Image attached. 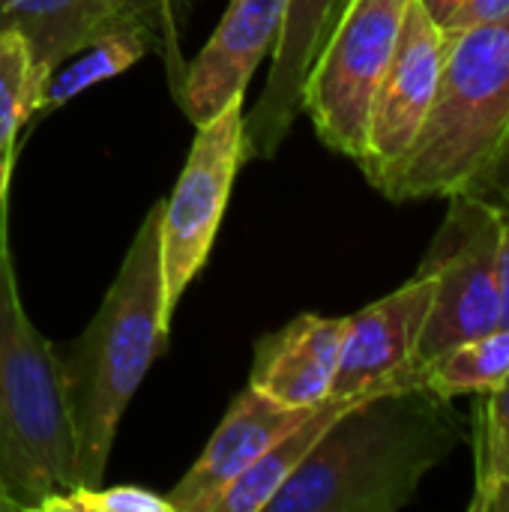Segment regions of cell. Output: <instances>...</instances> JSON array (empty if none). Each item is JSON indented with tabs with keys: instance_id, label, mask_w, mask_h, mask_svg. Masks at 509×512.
Listing matches in <instances>:
<instances>
[{
	"instance_id": "cell-1",
	"label": "cell",
	"mask_w": 509,
	"mask_h": 512,
	"mask_svg": "<svg viewBox=\"0 0 509 512\" xmlns=\"http://www.w3.org/2000/svg\"><path fill=\"white\" fill-rule=\"evenodd\" d=\"M462 441L447 399L426 387L357 399L279 486L264 512H396Z\"/></svg>"
},
{
	"instance_id": "cell-2",
	"label": "cell",
	"mask_w": 509,
	"mask_h": 512,
	"mask_svg": "<svg viewBox=\"0 0 509 512\" xmlns=\"http://www.w3.org/2000/svg\"><path fill=\"white\" fill-rule=\"evenodd\" d=\"M159 219L162 201L144 216L99 312L69 354H60L78 486H102L120 420L168 345Z\"/></svg>"
},
{
	"instance_id": "cell-3",
	"label": "cell",
	"mask_w": 509,
	"mask_h": 512,
	"mask_svg": "<svg viewBox=\"0 0 509 512\" xmlns=\"http://www.w3.org/2000/svg\"><path fill=\"white\" fill-rule=\"evenodd\" d=\"M444 69L429 114L375 189L390 201L465 192L509 129V18L444 33Z\"/></svg>"
},
{
	"instance_id": "cell-4",
	"label": "cell",
	"mask_w": 509,
	"mask_h": 512,
	"mask_svg": "<svg viewBox=\"0 0 509 512\" xmlns=\"http://www.w3.org/2000/svg\"><path fill=\"white\" fill-rule=\"evenodd\" d=\"M78 486L63 357L27 318L0 210V495L21 512Z\"/></svg>"
},
{
	"instance_id": "cell-5",
	"label": "cell",
	"mask_w": 509,
	"mask_h": 512,
	"mask_svg": "<svg viewBox=\"0 0 509 512\" xmlns=\"http://www.w3.org/2000/svg\"><path fill=\"white\" fill-rule=\"evenodd\" d=\"M447 201L444 225L417 270L435 279V300L417 345L411 384L417 369L447 348L501 327L498 249L504 210L471 192H453Z\"/></svg>"
},
{
	"instance_id": "cell-6",
	"label": "cell",
	"mask_w": 509,
	"mask_h": 512,
	"mask_svg": "<svg viewBox=\"0 0 509 512\" xmlns=\"http://www.w3.org/2000/svg\"><path fill=\"white\" fill-rule=\"evenodd\" d=\"M411 0H345L303 84V111L318 138L354 159L366 156L372 99L396 51Z\"/></svg>"
},
{
	"instance_id": "cell-7",
	"label": "cell",
	"mask_w": 509,
	"mask_h": 512,
	"mask_svg": "<svg viewBox=\"0 0 509 512\" xmlns=\"http://www.w3.org/2000/svg\"><path fill=\"white\" fill-rule=\"evenodd\" d=\"M243 117V96H234L216 117L195 126L198 135L183 174L171 198L162 201L159 252L168 315H174L189 282L201 273L225 216L234 177L246 162Z\"/></svg>"
},
{
	"instance_id": "cell-8",
	"label": "cell",
	"mask_w": 509,
	"mask_h": 512,
	"mask_svg": "<svg viewBox=\"0 0 509 512\" xmlns=\"http://www.w3.org/2000/svg\"><path fill=\"white\" fill-rule=\"evenodd\" d=\"M444 45V30L426 15L417 0H411L396 51L387 63L369 111L366 156L360 168L372 186L390 165L405 156V150L417 138L441 81Z\"/></svg>"
},
{
	"instance_id": "cell-9",
	"label": "cell",
	"mask_w": 509,
	"mask_h": 512,
	"mask_svg": "<svg viewBox=\"0 0 509 512\" xmlns=\"http://www.w3.org/2000/svg\"><path fill=\"white\" fill-rule=\"evenodd\" d=\"M435 300V279L417 273L399 291L348 318L333 396L363 399L411 384V366Z\"/></svg>"
},
{
	"instance_id": "cell-10",
	"label": "cell",
	"mask_w": 509,
	"mask_h": 512,
	"mask_svg": "<svg viewBox=\"0 0 509 512\" xmlns=\"http://www.w3.org/2000/svg\"><path fill=\"white\" fill-rule=\"evenodd\" d=\"M288 0H231L210 42L180 78V105L201 126L234 96H243L255 69L273 54Z\"/></svg>"
},
{
	"instance_id": "cell-11",
	"label": "cell",
	"mask_w": 509,
	"mask_h": 512,
	"mask_svg": "<svg viewBox=\"0 0 509 512\" xmlns=\"http://www.w3.org/2000/svg\"><path fill=\"white\" fill-rule=\"evenodd\" d=\"M342 0H288L279 42L270 54V72L255 108L243 117L246 159H273L303 111L306 75L330 33Z\"/></svg>"
},
{
	"instance_id": "cell-12",
	"label": "cell",
	"mask_w": 509,
	"mask_h": 512,
	"mask_svg": "<svg viewBox=\"0 0 509 512\" xmlns=\"http://www.w3.org/2000/svg\"><path fill=\"white\" fill-rule=\"evenodd\" d=\"M318 408V405H315ZM315 408H288L246 387L225 411L204 453L165 495L171 512H210L213 501L285 432L303 423Z\"/></svg>"
},
{
	"instance_id": "cell-13",
	"label": "cell",
	"mask_w": 509,
	"mask_h": 512,
	"mask_svg": "<svg viewBox=\"0 0 509 512\" xmlns=\"http://www.w3.org/2000/svg\"><path fill=\"white\" fill-rule=\"evenodd\" d=\"M348 318L297 315L255 348L249 387L288 408H315L333 396Z\"/></svg>"
},
{
	"instance_id": "cell-14",
	"label": "cell",
	"mask_w": 509,
	"mask_h": 512,
	"mask_svg": "<svg viewBox=\"0 0 509 512\" xmlns=\"http://www.w3.org/2000/svg\"><path fill=\"white\" fill-rule=\"evenodd\" d=\"M120 27L156 33V24L129 0H0V33L12 30L24 39L39 93L57 66Z\"/></svg>"
},
{
	"instance_id": "cell-15",
	"label": "cell",
	"mask_w": 509,
	"mask_h": 512,
	"mask_svg": "<svg viewBox=\"0 0 509 512\" xmlns=\"http://www.w3.org/2000/svg\"><path fill=\"white\" fill-rule=\"evenodd\" d=\"M357 399H324L303 423H297L291 432H285L270 450H264L216 501L210 512H264L270 498L279 492V486L300 468V462L315 450L321 435L330 429V423L351 408Z\"/></svg>"
},
{
	"instance_id": "cell-16",
	"label": "cell",
	"mask_w": 509,
	"mask_h": 512,
	"mask_svg": "<svg viewBox=\"0 0 509 512\" xmlns=\"http://www.w3.org/2000/svg\"><path fill=\"white\" fill-rule=\"evenodd\" d=\"M509 378V327H495L483 336L465 339L432 363L417 369L414 387H426L441 399L486 396Z\"/></svg>"
},
{
	"instance_id": "cell-17",
	"label": "cell",
	"mask_w": 509,
	"mask_h": 512,
	"mask_svg": "<svg viewBox=\"0 0 509 512\" xmlns=\"http://www.w3.org/2000/svg\"><path fill=\"white\" fill-rule=\"evenodd\" d=\"M153 36L156 33L147 27H120L90 42L87 48H81L75 57H69L63 66H57L48 75L39 93L36 114L54 111L66 105L69 99H75L78 93H84L87 87L120 75L123 69H129L147 54V48L153 45Z\"/></svg>"
},
{
	"instance_id": "cell-18",
	"label": "cell",
	"mask_w": 509,
	"mask_h": 512,
	"mask_svg": "<svg viewBox=\"0 0 509 512\" xmlns=\"http://www.w3.org/2000/svg\"><path fill=\"white\" fill-rule=\"evenodd\" d=\"M39 108V84L33 78L30 51L12 30L0 33V198H6L15 138Z\"/></svg>"
},
{
	"instance_id": "cell-19",
	"label": "cell",
	"mask_w": 509,
	"mask_h": 512,
	"mask_svg": "<svg viewBox=\"0 0 509 512\" xmlns=\"http://www.w3.org/2000/svg\"><path fill=\"white\" fill-rule=\"evenodd\" d=\"M509 468V378L492 393H486L477 429V489L471 512H480L492 486Z\"/></svg>"
},
{
	"instance_id": "cell-20",
	"label": "cell",
	"mask_w": 509,
	"mask_h": 512,
	"mask_svg": "<svg viewBox=\"0 0 509 512\" xmlns=\"http://www.w3.org/2000/svg\"><path fill=\"white\" fill-rule=\"evenodd\" d=\"M39 512H171V504L141 486H75L45 498Z\"/></svg>"
},
{
	"instance_id": "cell-21",
	"label": "cell",
	"mask_w": 509,
	"mask_h": 512,
	"mask_svg": "<svg viewBox=\"0 0 509 512\" xmlns=\"http://www.w3.org/2000/svg\"><path fill=\"white\" fill-rule=\"evenodd\" d=\"M471 195H480L492 204H498L501 198L509 195V129L507 135L501 138L495 156L489 159V165L477 174V180L465 189Z\"/></svg>"
},
{
	"instance_id": "cell-22",
	"label": "cell",
	"mask_w": 509,
	"mask_h": 512,
	"mask_svg": "<svg viewBox=\"0 0 509 512\" xmlns=\"http://www.w3.org/2000/svg\"><path fill=\"white\" fill-rule=\"evenodd\" d=\"M509 18V0H468L444 27V33H459L477 24H489V21H501Z\"/></svg>"
},
{
	"instance_id": "cell-23",
	"label": "cell",
	"mask_w": 509,
	"mask_h": 512,
	"mask_svg": "<svg viewBox=\"0 0 509 512\" xmlns=\"http://www.w3.org/2000/svg\"><path fill=\"white\" fill-rule=\"evenodd\" d=\"M498 297H501V327H509V213H504L501 249H498Z\"/></svg>"
},
{
	"instance_id": "cell-24",
	"label": "cell",
	"mask_w": 509,
	"mask_h": 512,
	"mask_svg": "<svg viewBox=\"0 0 509 512\" xmlns=\"http://www.w3.org/2000/svg\"><path fill=\"white\" fill-rule=\"evenodd\" d=\"M417 3H420V6L426 9V15H429V18L444 30V27H447V21L462 9L468 0H417Z\"/></svg>"
},
{
	"instance_id": "cell-25",
	"label": "cell",
	"mask_w": 509,
	"mask_h": 512,
	"mask_svg": "<svg viewBox=\"0 0 509 512\" xmlns=\"http://www.w3.org/2000/svg\"><path fill=\"white\" fill-rule=\"evenodd\" d=\"M480 512H509V480H498L495 486H492V492L486 495V501H483V507Z\"/></svg>"
},
{
	"instance_id": "cell-26",
	"label": "cell",
	"mask_w": 509,
	"mask_h": 512,
	"mask_svg": "<svg viewBox=\"0 0 509 512\" xmlns=\"http://www.w3.org/2000/svg\"><path fill=\"white\" fill-rule=\"evenodd\" d=\"M129 3H132L135 9H141L153 24H156L159 18L168 21V12H171V9H168V0H129Z\"/></svg>"
},
{
	"instance_id": "cell-27",
	"label": "cell",
	"mask_w": 509,
	"mask_h": 512,
	"mask_svg": "<svg viewBox=\"0 0 509 512\" xmlns=\"http://www.w3.org/2000/svg\"><path fill=\"white\" fill-rule=\"evenodd\" d=\"M6 510H15V512H21V507L15 504V501H9L6 495H0V512H6Z\"/></svg>"
},
{
	"instance_id": "cell-28",
	"label": "cell",
	"mask_w": 509,
	"mask_h": 512,
	"mask_svg": "<svg viewBox=\"0 0 509 512\" xmlns=\"http://www.w3.org/2000/svg\"><path fill=\"white\" fill-rule=\"evenodd\" d=\"M498 207H501L504 213H509V195H507V198H501V201H498Z\"/></svg>"
},
{
	"instance_id": "cell-29",
	"label": "cell",
	"mask_w": 509,
	"mask_h": 512,
	"mask_svg": "<svg viewBox=\"0 0 509 512\" xmlns=\"http://www.w3.org/2000/svg\"><path fill=\"white\" fill-rule=\"evenodd\" d=\"M3 207H6V198H0V210H3Z\"/></svg>"
},
{
	"instance_id": "cell-30",
	"label": "cell",
	"mask_w": 509,
	"mask_h": 512,
	"mask_svg": "<svg viewBox=\"0 0 509 512\" xmlns=\"http://www.w3.org/2000/svg\"><path fill=\"white\" fill-rule=\"evenodd\" d=\"M504 477H507V480H509V468H507V474H504ZM504 477H501V480H504Z\"/></svg>"
}]
</instances>
